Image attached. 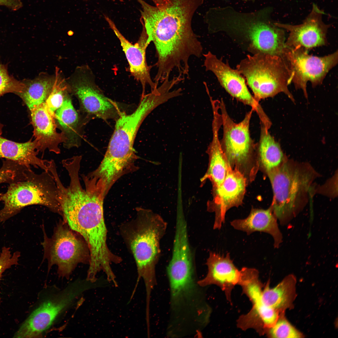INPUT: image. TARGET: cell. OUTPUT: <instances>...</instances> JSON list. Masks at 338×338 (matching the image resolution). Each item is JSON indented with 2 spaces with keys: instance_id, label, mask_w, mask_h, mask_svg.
<instances>
[{
  "instance_id": "7a4b0ae2",
  "label": "cell",
  "mask_w": 338,
  "mask_h": 338,
  "mask_svg": "<svg viewBox=\"0 0 338 338\" xmlns=\"http://www.w3.org/2000/svg\"><path fill=\"white\" fill-rule=\"evenodd\" d=\"M73 184L61 194L62 215L69 228L79 233L87 244L90 253L88 271L97 274L110 271L112 264L121 258L110 250L107 243V231L104 215L105 195L99 186L92 183Z\"/></svg>"
},
{
  "instance_id": "6da1fadb",
  "label": "cell",
  "mask_w": 338,
  "mask_h": 338,
  "mask_svg": "<svg viewBox=\"0 0 338 338\" xmlns=\"http://www.w3.org/2000/svg\"><path fill=\"white\" fill-rule=\"evenodd\" d=\"M141 4V23L148 40L155 46L157 60L155 78L163 81L177 70L178 75L189 76V59L200 58L203 48L193 32L191 22L197 9L205 0H170L159 8L143 0Z\"/></svg>"
},
{
  "instance_id": "ac0fdd59",
  "label": "cell",
  "mask_w": 338,
  "mask_h": 338,
  "mask_svg": "<svg viewBox=\"0 0 338 338\" xmlns=\"http://www.w3.org/2000/svg\"><path fill=\"white\" fill-rule=\"evenodd\" d=\"M33 136L38 143L39 152L44 153L48 150L56 154L60 153L59 146L66 139L64 134L57 131L55 114L45 102L30 110Z\"/></svg>"
},
{
  "instance_id": "f1b7e54d",
  "label": "cell",
  "mask_w": 338,
  "mask_h": 338,
  "mask_svg": "<svg viewBox=\"0 0 338 338\" xmlns=\"http://www.w3.org/2000/svg\"><path fill=\"white\" fill-rule=\"evenodd\" d=\"M24 87L22 80L10 75L7 64H0V97L9 93L16 94L21 92Z\"/></svg>"
},
{
  "instance_id": "d6a6232c",
  "label": "cell",
  "mask_w": 338,
  "mask_h": 338,
  "mask_svg": "<svg viewBox=\"0 0 338 338\" xmlns=\"http://www.w3.org/2000/svg\"><path fill=\"white\" fill-rule=\"evenodd\" d=\"M159 8H162L166 6L169 3L170 0H151Z\"/></svg>"
},
{
  "instance_id": "ffe728a7",
  "label": "cell",
  "mask_w": 338,
  "mask_h": 338,
  "mask_svg": "<svg viewBox=\"0 0 338 338\" xmlns=\"http://www.w3.org/2000/svg\"><path fill=\"white\" fill-rule=\"evenodd\" d=\"M38 148V143L35 139L19 143L0 136V158L15 161L29 168L32 166L48 171L49 161L38 157L39 152Z\"/></svg>"
},
{
  "instance_id": "30bf717a",
  "label": "cell",
  "mask_w": 338,
  "mask_h": 338,
  "mask_svg": "<svg viewBox=\"0 0 338 338\" xmlns=\"http://www.w3.org/2000/svg\"><path fill=\"white\" fill-rule=\"evenodd\" d=\"M97 287V283L76 280L59 293L42 303L31 314L13 337L34 338L49 329L58 315L84 291Z\"/></svg>"
},
{
  "instance_id": "9c48e42d",
  "label": "cell",
  "mask_w": 338,
  "mask_h": 338,
  "mask_svg": "<svg viewBox=\"0 0 338 338\" xmlns=\"http://www.w3.org/2000/svg\"><path fill=\"white\" fill-rule=\"evenodd\" d=\"M95 79L91 69L85 65L78 67L66 79L70 92L79 100L84 125L93 118L116 120L123 112L116 103L104 95Z\"/></svg>"
},
{
  "instance_id": "f546056e",
  "label": "cell",
  "mask_w": 338,
  "mask_h": 338,
  "mask_svg": "<svg viewBox=\"0 0 338 338\" xmlns=\"http://www.w3.org/2000/svg\"><path fill=\"white\" fill-rule=\"evenodd\" d=\"M269 335L273 338H301L302 334L287 320L279 318L268 330Z\"/></svg>"
},
{
  "instance_id": "83f0119b",
  "label": "cell",
  "mask_w": 338,
  "mask_h": 338,
  "mask_svg": "<svg viewBox=\"0 0 338 338\" xmlns=\"http://www.w3.org/2000/svg\"><path fill=\"white\" fill-rule=\"evenodd\" d=\"M54 76L52 90L45 102L50 111L54 114L62 105L66 95L70 92L66 79L58 67L55 68Z\"/></svg>"
},
{
  "instance_id": "7c38bea8",
  "label": "cell",
  "mask_w": 338,
  "mask_h": 338,
  "mask_svg": "<svg viewBox=\"0 0 338 338\" xmlns=\"http://www.w3.org/2000/svg\"><path fill=\"white\" fill-rule=\"evenodd\" d=\"M287 48L285 59L292 73V82L295 88L302 90L307 98V82H310L313 87L322 83L329 72L338 63V51L319 57L309 54L308 50L303 48Z\"/></svg>"
},
{
  "instance_id": "484cf974",
  "label": "cell",
  "mask_w": 338,
  "mask_h": 338,
  "mask_svg": "<svg viewBox=\"0 0 338 338\" xmlns=\"http://www.w3.org/2000/svg\"><path fill=\"white\" fill-rule=\"evenodd\" d=\"M258 148L261 162L267 172L278 167L284 160L280 145L262 125Z\"/></svg>"
},
{
  "instance_id": "cb8c5ba5",
  "label": "cell",
  "mask_w": 338,
  "mask_h": 338,
  "mask_svg": "<svg viewBox=\"0 0 338 338\" xmlns=\"http://www.w3.org/2000/svg\"><path fill=\"white\" fill-rule=\"evenodd\" d=\"M54 78V74L50 75L42 73L33 79H24L22 80L24 84L23 89L16 95L30 110L45 102L52 90Z\"/></svg>"
},
{
  "instance_id": "4dcf8cb0",
  "label": "cell",
  "mask_w": 338,
  "mask_h": 338,
  "mask_svg": "<svg viewBox=\"0 0 338 338\" xmlns=\"http://www.w3.org/2000/svg\"><path fill=\"white\" fill-rule=\"evenodd\" d=\"M20 253L18 251L12 254L10 248L4 246L0 254V280L3 273L12 266L18 264ZM1 298H0V304Z\"/></svg>"
},
{
  "instance_id": "44dd1931",
  "label": "cell",
  "mask_w": 338,
  "mask_h": 338,
  "mask_svg": "<svg viewBox=\"0 0 338 338\" xmlns=\"http://www.w3.org/2000/svg\"><path fill=\"white\" fill-rule=\"evenodd\" d=\"M276 219L271 207L266 210L253 209L246 218L234 220L230 224L234 229L245 232L248 235L255 232L269 233L274 238V247L278 248L282 237Z\"/></svg>"
},
{
  "instance_id": "d590c367",
  "label": "cell",
  "mask_w": 338,
  "mask_h": 338,
  "mask_svg": "<svg viewBox=\"0 0 338 338\" xmlns=\"http://www.w3.org/2000/svg\"><path fill=\"white\" fill-rule=\"evenodd\" d=\"M245 0V1H248V0Z\"/></svg>"
},
{
  "instance_id": "52a82bcc",
  "label": "cell",
  "mask_w": 338,
  "mask_h": 338,
  "mask_svg": "<svg viewBox=\"0 0 338 338\" xmlns=\"http://www.w3.org/2000/svg\"><path fill=\"white\" fill-rule=\"evenodd\" d=\"M269 10L251 13L233 9L228 15L226 24L229 31L248 40V49L253 54L264 53L284 59L287 48L284 30L273 22Z\"/></svg>"
},
{
  "instance_id": "603a6c76",
  "label": "cell",
  "mask_w": 338,
  "mask_h": 338,
  "mask_svg": "<svg viewBox=\"0 0 338 338\" xmlns=\"http://www.w3.org/2000/svg\"><path fill=\"white\" fill-rule=\"evenodd\" d=\"M252 304L249 312L239 318L238 325L243 330L252 328L262 334L274 325L279 318V311L265 305L260 299Z\"/></svg>"
},
{
  "instance_id": "e0dca14e",
  "label": "cell",
  "mask_w": 338,
  "mask_h": 338,
  "mask_svg": "<svg viewBox=\"0 0 338 338\" xmlns=\"http://www.w3.org/2000/svg\"><path fill=\"white\" fill-rule=\"evenodd\" d=\"M246 186L243 175L238 169H233L228 162L226 177L222 183L215 189L214 204L208 207L210 211L215 213L214 229H220L225 223L226 212L241 203Z\"/></svg>"
},
{
  "instance_id": "e575fe53",
  "label": "cell",
  "mask_w": 338,
  "mask_h": 338,
  "mask_svg": "<svg viewBox=\"0 0 338 338\" xmlns=\"http://www.w3.org/2000/svg\"><path fill=\"white\" fill-rule=\"evenodd\" d=\"M88 281H89V280H88ZM115 281H112V282H115ZM94 282H95V281H94ZM109 282H110V281H109Z\"/></svg>"
},
{
  "instance_id": "8fae6325",
  "label": "cell",
  "mask_w": 338,
  "mask_h": 338,
  "mask_svg": "<svg viewBox=\"0 0 338 338\" xmlns=\"http://www.w3.org/2000/svg\"><path fill=\"white\" fill-rule=\"evenodd\" d=\"M48 268L55 265L62 277L70 275L79 263L89 264L90 253L87 244L63 223H59L53 235L48 238L44 233L42 243Z\"/></svg>"
},
{
  "instance_id": "4316f807",
  "label": "cell",
  "mask_w": 338,
  "mask_h": 338,
  "mask_svg": "<svg viewBox=\"0 0 338 338\" xmlns=\"http://www.w3.org/2000/svg\"><path fill=\"white\" fill-rule=\"evenodd\" d=\"M240 271L238 284L242 287L243 293L253 303L261 297L263 285L259 279V273L254 268H243Z\"/></svg>"
},
{
  "instance_id": "277c9868",
  "label": "cell",
  "mask_w": 338,
  "mask_h": 338,
  "mask_svg": "<svg viewBox=\"0 0 338 338\" xmlns=\"http://www.w3.org/2000/svg\"><path fill=\"white\" fill-rule=\"evenodd\" d=\"M161 104L159 96L153 92L141 97L132 113L123 111L115 120L113 133L105 156L98 168V174L109 181L116 180L135 156L133 145L141 125L146 117Z\"/></svg>"
},
{
  "instance_id": "9a60e30c",
  "label": "cell",
  "mask_w": 338,
  "mask_h": 338,
  "mask_svg": "<svg viewBox=\"0 0 338 338\" xmlns=\"http://www.w3.org/2000/svg\"><path fill=\"white\" fill-rule=\"evenodd\" d=\"M324 14L323 11L313 3L310 13L301 24L275 22L277 26L289 32L285 40L286 47L290 49L302 48L308 50L326 45L327 34L330 25L324 22Z\"/></svg>"
},
{
  "instance_id": "d4e9b609",
  "label": "cell",
  "mask_w": 338,
  "mask_h": 338,
  "mask_svg": "<svg viewBox=\"0 0 338 338\" xmlns=\"http://www.w3.org/2000/svg\"><path fill=\"white\" fill-rule=\"evenodd\" d=\"M295 281L294 277L289 275L274 288H270L268 282L262 290L261 300L279 311L289 308L295 298Z\"/></svg>"
},
{
  "instance_id": "5b68a950",
  "label": "cell",
  "mask_w": 338,
  "mask_h": 338,
  "mask_svg": "<svg viewBox=\"0 0 338 338\" xmlns=\"http://www.w3.org/2000/svg\"><path fill=\"white\" fill-rule=\"evenodd\" d=\"M267 172L273 192V213L280 223L286 224L303 207L318 174L308 164L284 160Z\"/></svg>"
},
{
  "instance_id": "2e32d148",
  "label": "cell",
  "mask_w": 338,
  "mask_h": 338,
  "mask_svg": "<svg viewBox=\"0 0 338 338\" xmlns=\"http://www.w3.org/2000/svg\"><path fill=\"white\" fill-rule=\"evenodd\" d=\"M110 28L119 41L129 65L130 72L134 79L142 86L141 96L145 94L146 88L148 85L152 90L158 87L153 81L150 74L151 66L147 64L146 57V49L150 44L148 36L143 26V29L138 41L133 44L127 40L117 28L114 22L108 17L105 16Z\"/></svg>"
},
{
  "instance_id": "5bb4252c",
  "label": "cell",
  "mask_w": 338,
  "mask_h": 338,
  "mask_svg": "<svg viewBox=\"0 0 338 338\" xmlns=\"http://www.w3.org/2000/svg\"><path fill=\"white\" fill-rule=\"evenodd\" d=\"M202 55L204 57L203 66L206 70L214 74L221 85L230 95L251 107L260 120L266 119L267 115L250 93L244 78L239 72L232 68L228 63H225L210 51Z\"/></svg>"
},
{
  "instance_id": "ba28073f",
  "label": "cell",
  "mask_w": 338,
  "mask_h": 338,
  "mask_svg": "<svg viewBox=\"0 0 338 338\" xmlns=\"http://www.w3.org/2000/svg\"><path fill=\"white\" fill-rule=\"evenodd\" d=\"M0 201L4 203L0 210V223L33 205L45 206L62 215L56 184L49 170L37 174L30 170L24 179L9 184L7 191L0 194Z\"/></svg>"
},
{
  "instance_id": "3957f363",
  "label": "cell",
  "mask_w": 338,
  "mask_h": 338,
  "mask_svg": "<svg viewBox=\"0 0 338 338\" xmlns=\"http://www.w3.org/2000/svg\"><path fill=\"white\" fill-rule=\"evenodd\" d=\"M136 211L135 218L120 226V231L136 264L138 277L134 290L142 278L146 300L149 301L156 284V266L160 256L161 241L167 224L161 216L151 210L140 208Z\"/></svg>"
},
{
  "instance_id": "7402d4cb",
  "label": "cell",
  "mask_w": 338,
  "mask_h": 338,
  "mask_svg": "<svg viewBox=\"0 0 338 338\" xmlns=\"http://www.w3.org/2000/svg\"><path fill=\"white\" fill-rule=\"evenodd\" d=\"M55 119L57 127L66 138L63 144L64 148L78 147L80 145L81 129L84 124L72 104L69 93L62 105L55 111Z\"/></svg>"
},
{
  "instance_id": "d6986e66",
  "label": "cell",
  "mask_w": 338,
  "mask_h": 338,
  "mask_svg": "<svg viewBox=\"0 0 338 338\" xmlns=\"http://www.w3.org/2000/svg\"><path fill=\"white\" fill-rule=\"evenodd\" d=\"M206 264L207 272L206 276L199 280V284L202 287L216 285L224 291L227 299L231 300V291L234 286L238 284L240 271L235 266L229 253L226 255L210 252Z\"/></svg>"
},
{
  "instance_id": "836d02e7",
  "label": "cell",
  "mask_w": 338,
  "mask_h": 338,
  "mask_svg": "<svg viewBox=\"0 0 338 338\" xmlns=\"http://www.w3.org/2000/svg\"><path fill=\"white\" fill-rule=\"evenodd\" d=\"M3 126V125L0 123V136H1L2 133Z\"/></svg>"
},
{
  "instance_id": "1f68e13d",
  "label": "cell",
  "mask_w": 338,
  "mask_h": 338,
  "mask_svg": "<svg viewBox=\"0 0 338 338\" xmlns=\"http://www.w3.org/2000/svg\"><path fill=\"white\" fill-rule=\"evenodd\" d=\"M4 5L13 10H17L22 6L20 0H0V5Z\"/></svg>"
},
{
  "instance_id": "8992f818",
  "label": "cell",
  "mask_w": 338,
  "mask_h": 338,
  "mask_svg": "<svg viewBox=\"0 0 338 338\" xmlns=\"http://www.w3.org/2000/svg\"><path fill=\"white\" fill-rule=\"evenodd\" d=\"M236 69L244 78L257 101L283 93L295 103L288 88L292 82V73L283 58L264 53L248 55Z\"/></svg>"
},
{
  "instance_id": "4fadbf2b",
  "label": "cell",
  "mask_w": 338,
  "mask_h": 338,
  "mask_svg": "<svg viewBox=\"0 0 338 338\" xmlns=\"http://www.w3.org/2000/svg\"><path fill=\"white\" fill-rule=\"evenodd\" d=\"M219 109L223 126L221 145L228 163L240 165L248 158L254 146L249 131L253 110L247 112L240 122H234L229 115L223 100H219Z\"/></svg>"
}]
</instances>
